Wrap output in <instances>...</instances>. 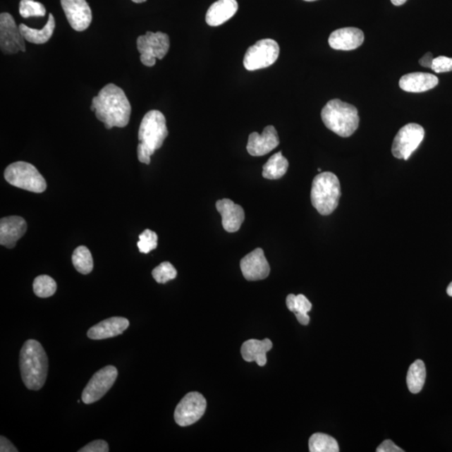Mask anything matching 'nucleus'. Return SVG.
Returning a JSON list of instances; mask_svg holds the SVG:
<instances>
[{
	"mask_svg": "<svg viewBox=\"0 0 452 452\" xmlns=\"http://www.w3.org/2000/svg\"><path fill=\"white\" fill-rule=\"evenodd\" d=\"M91 110L106 129L125 128L129 123L132 107L122 88L113 83L102 89L92 99Z\"/></svg>",
	"mask_w": 452,
	"mask_h": 452,
	"instance_id": "1",
	"label": "nucleus"
},
{
	"mask_svg": "<svg viewBox=\"0 0 452 452\" xmlns=\"http://www.w3.org/2000/svg\"><path fill=\"white\" fill-rule=\"evenodd\" d=\"M21 378L30 391H39L46 384L49 361L46 351L37 340L24 343L20 353Z\"/></svg>",
	"mask_w": 452,
	"mask_h": 452,
	"instance_id": "2",
	"label": "nucleus"
},
{
	"mask_svg": "<svg viewBox=\"0 0 452 452\" xmlns=\"http://www.w3.org/2000/svg\"><path fill=\"white\" fill-rule=\"evenodd\" d=\"M169 135L166 118L158 110H152L142 120L138 131V158L141 163L149 164L151 156L163 146Z\"/></svg>",
	"mask_w": 452,
	"mask_h": 452,
	"instance_id": "3",
	"label": "nucleus"
},
{
	"mask_svg": "<svg viewBox=\"0 0 452 452\" xmlns=\"http://www.w3.org/2000/svg\"><path fill=\"white\" fill-rule=\"evenodd\" d=\"M321 116L325 126L340 137H350L359 128L356 107L339 99L329 101L322 110Z\"/></svg>",
	"mask_w": 452,
	"mask_h": 452,
	"instance_id": "4",
	"label": "nucleus"
},
{
	"mask_svg": "<svg viewBox=\"0 0 452 452\" xmlns=\"http://www.w3.org/2000/svg\"><path fill=\"white\" fill-rule=\"evenodd\" d=\"M341 186L334 173L324 172L317 174L312 181L311 201L312 207L322 216H329L337 209Z\"/></svg>",
	"mask_w": 452,
	"mask_h": 452,
	"instance_id": "5",
	"label": "nucleus"
},
{
	"mask_svg": "<svg viewBox=\"0 0 452 452\" xmlns=\"http://www.w3.org/2000/svg\"><path fill=\"white\" fill-rule=\"evenodd\" d=\"M4 178L11 185L33 193H43L47 187L46 180L37 169L22 161L8 165L4 171Z\"/></svg>",
	"mask_w": 452,
	"mask_h": 452,
	"instance_id": "6",
	"label": "nucleus"
},
{
	"mask_svg": "<svg viewBox=\"0 0 452 452\" xmlns=\"http://www.w3.org/2000/svg\"><path fill=\"white\" fill-rule=\"evenodd\" d=\"M138 51L140 53V60L146 66H154L156 60H162L167 55L170 47L169 37L163 32L147 31L137 39Z\"/></svg>",
	"mask_w": 452,
	"mask_h": 452,
	"instance_id": "7",
	"label": "nucleus"
},
{
	"mask_svg": "<svg viewBox=\"0 0 452 452\" xmlns=\"http://www.w3.org/2000/svg\"><path fill=\"white\" fill-rule=\"evenodd\" d=\"M280 54L279 44L272 39L259 40L245 52L244 66L248 71H257L275 63Z\"/></svg>",
	"mask_w": 452,
	"mask_h": 452,
	"instance_id": "8",
	"label": "nucleus"
},
{
	"mask_svg": "<svg viewBox=\"0 0 452 452\" xmlns=\"http://www.w3.org/2000/svg\"><path fill=\"white\" fill-rule=\"evenodd\" d=\"M424 130L417 123H409L400 129L393 140L392 154L395 158L408 160L424 140Z\"/></svg>",
	"mask_w": 452,
	"mask_h": 452,
	"instance_id": "9",
	"label": "nucleus"
},
{
	"mask_svg": "<svg viewBox=\"0 0 452 452\" xmlns=\"http://www.w3.org/2000/svg\"><path fill=\"white\" fill-rule=\"evenodd\" d=\"M118 375V369L113 365L98 370L83 389L82 399L85 404L90 405L100 401L113 387Z\"/></svg>",
	"mask_w": 452,
	"mask_h": 452,
	"instance_id": "10",
	"label": "nucleus"
},
{
	"mask_svg": "<svg viewBox=\"0 0 452 452\" xmlns=\"http://www.w3.org/2000/svg\"><path fill=\"white\" fill-rule=\"evenodd\" d=\"M207 406V400L200 393H187L178 403L174 411V420L180 427L191 426L202 417Z\"/></svg>",
	"mask_w": 452,
	"mask_h": 452,
	"instance_id": "11",
	"label": "nucleus"
},
{
	"mask_svg": "<svg viewBox=\"0 0 452 452\" xmlns=\"http://www.w3.org/2000/svg\"><path fill=\"white\" fill-rule=\"evenodd\" d=\"M25 38L13 16L8 13L0 15V47L6 55L26 50Z\"/></svg>",
	"mask_w": 452,
	"mask_h": 452,
	"instance_id": "12",
	"label": "nucleus"
},
{
	"mask_svg": "<svg viewBox=\"0 0 452 452\" xmlns=\"http://www.w3.org/2000/svg\"><path fill=\"white\" fill-rule=\"evenodd\" d=\"M61 4L73 30L84 31L90 26L92 13L86 0H61Z\"/></svg>",
	"mask_w": 452,
	"mask_h": 452,
	"instance_id": "13",
	"label": "nucleus"
},
{
	"mask_svg": "<svg viewBox=\"0 0 452 452\" xmlns=\"http://www.w3.org/2000/svg\"><path fill=\"white\" fill-rule=\"evenodd\" d=\"M240 270L248 281L266 279L270 274L271 268L263 250L257 248L241 259Z\"/></svg>",
	"mask_w": 452,
	"mask_h": 452,
	"instance_id": "14",
	"label": "nucleus"
},
{
	"mask_svg": "<svg viewBox=\"0 0 452 452\" xmlns=\"http://www.w3.org/2000/svg\"><path fill=\"white\" fill-rule=\"evenodd\" d=\"M280 140L276 130L273 126H267L262 134L254 132L249 136L248 142V153L254 157H261L269 154L279 145Z\"/></svg>",
	"mask_w": 452,
	"mask_h": 452,
	"instance_id": "15",
	"label": "nucleus"
},
{
	"mask_svg": "<svg viewBox=\"0 0 452 452\" xmlns=\"http://www.w3.org/2000/svg\"><path fill=\"white\" fill-rule=\"evenodd\" d=\"M27 224L20 216H8L0 221V244L8 249L15 248L17 241L23 237Z\"/></svg>",
	"mask_w": 452,
	"mask_h": 452,
	"instance_id": "16",
	"label": "nucleus"
},
{
	"mask_svg": "<svg viewBox=\"0 0 452 452\" xmlns=\"http://www.w3.org/2000/svg\"><path fill=\"white\" fill-rule=\"evenodd\" d=\"M216 209L222 217V226L227 232L234 233L240 229L245 221V212L239 204L229 199H223L216 202Z\"/></svg>",
	"mask_w": 452,
	"mask_h": 452,
	"instance_id": "17",
	"label": "nucleus"
},
{
	"mask_svg": "<svg viewBox=\"0 0 452 452\" xmlns=\"http://www.w3.org/2000/svg\"><path fill=\"white\" fill-rule=\"evenodd\" d=\"M364 40L365 35L361 30L348 27L334 31L330 35L329 43L334 50L352 51L360 47Z\"/></svg>",
	"mask_w": 452,
	"mask_h": 452,
	"instance_id": "18",
	"label": "nucleus"
},
{
	"mask_svg": "<svg viewBox=\"0 0 452 452\" xmlns=\"http://www.w3.org/2000/svg\"><path fill=\"white\" fill-rule=\"evenodd\" d=\"M129 326V321L125 317H114L100 322L88 330L87 337L92 340H102L118 336Z\"/></svg>",
	"mask_w": 452,
	"mask_h": 452,
	"instance_id": "19",
	"label": "nucleus"
},
{
	"mask_svg": "<svg viewBox=\"0 0 452 452\" xmlns=\"http://www.w3.org/2000/svg\"><path fill=\"white\" fill-rule=\"evenodd\" d=\"M439 80L432 74L423 73H409L400 80V87L408 92H424L437 86Z\"/></svg>",
	"mask_w": 452,
	"mask_h": 452,
	"instance_id": "20",
	"label": "nucleus"
},
{
	"mask_svg": "<svg viewBox=\"0 0 452 452\" xmlns=\"http://www.w3.org/2000/svg\"><path fill=\"white\" fill-rule=\"evenodd\" d=\"M272 346V342L269 338L250 339L241 346V355L246 362H257L259 366L263 367L267 365V353L271 350Z\"/></svg>",
	"mask_w": 452,
	"mask_h": 452,
	"instance_id": "21",
	"label": "nucleus"
},
{
	"mask_svg": "<svg viewBox=\"0 0 452 452\" xmlns=\"http://www.w3.org/2000/svg\"><path fill=\"white\" fill-rule=\"evenodd\" d=\"M238 11L236 0H218L209 8L207 13V23L210 26H219L231 19Z\"/></svg>",
	"mask_w": 452,
	"mask_h": 452,
	"instance_id": "22",
	"label": "nucleus"
},
{
	"mask_svg": "<svg viewBox=\"0 0 452 452\" xmlns=\"http://www.w3.org/2000/svg\"><path fill=\"white\" fill-rule=\"evenodd\" d=\"M55 27V18H54L52 13L49 15L47 23L42 30L30 28V27L24 24L19 25L20 32L23 35L25 40L30 43L38 44L47 43L51 38Z\"/></svg>",
	"mask_w": 452,
	"mask_h": 452,
	"instance_id": "23",
	"label": "nucleus"
},
{
	"mask_svg": "<svg viewBox=\"0 0 452 452\" xmlns=\"http://www.w3.org/2000/svg\"><path fill=\"white\" fill-rule=\"evenodd\" d=\"M288 161L281 152L272 155L263 166L262 176L267 180H279L288 171Z\"/></svg>",
	"mask_w": 452,
	"mask_h": 452,
	"instance_id": "24",
	"label": "nucleus"
},
{
	"mask_svg": "<svg viewBox=\"0 0 452 452\" xmlns=\"http://www.w3.org/2000/svg\"><path fill=\"white\" fill-rule=\"evenodd\" d=\"M427 378L426 365L422 360H416L410 365L407 373V386L413 393L422 391Z\"/></svg>",
	"mask_w": 452,
	"mask_h": 452,
	"instance_id": "25",
	"label": "nucleus"
},
{
	"mask_svg": "<svg viewBox=\"0 0 452 452\" xmlns=\"http://www.w3.org/2000/svg\"><path fill=\"white\" fill-rule=\"evenodd\" d=\"M73 266L80 274L87 275L93 270V259L87 246L80 245L73 255Z\"/></svg>",
	"mask_w": 452,
	"mask_h": 452,
	"instance_id": "26",
	"label": "nucleus"
},
{
	"mask_svg": "<svg viewBox=\"0 0 452 452\" xmlns=\"http://www.w3.org/2000/svg\"><path fill=\"white\" fill-rule=\"evenodd\" d=\"M311 452H338L339 446L334 437L324 433H315L310 439Z\"/></svg>",
	"mask_w": 452,
	"mask_h": 452,
	"instance_id": "27",
	"label": "nucleus"
},
{
	"mask_svg": "<svg viewBox=\"0 0 452 452\" xmlns=\"http://www.w3.org/2000/svg\"><path fill=\"white\" fill-rule=\"evenodd\" d=\"M57 285L56 281L50 276L40 275L35 279L33 290L37 297L47 298L56 293Z\"/></svg>",
	"mask_w": 452,
	"mask_h": 452,
	"instance_id": "28",
	"label": "nucleus"
},
{
	"mask_svg": "<svg viewBox=\"0 0 452 452\" xmlns=\"http://www.w3.org/2000/svg\"><path fill=\"white\" fill-rule=\"evenodd\" d=\"M286 306H288L291 312H294V314H298V313L307 314L312 307L310 300L303 294H299L298 296L294 294H289L286 298Z\"/></svg>",
	"mask_w": 452,
	"mask_h": 452,
	"instance_id": "29",
	"label": "nucleus"
},
{
	"mask_svg": "<svg viewBox=\"0 0 452 452\" xmlns=\"http://www.w3.org/2000/svg\"><path fill=\"white\" fill-rule=\"evenodd\" d=\"M19 11L25 19L29 17H44L47 13L46 7L35 0H21Z\"/></svg>",
	"mask_w": 452,
	"mask_h": 452,
	"instance_id": "30",
	"label": "nucleus"
},
{
	"mask_svg": "<svg viewBox=\"0 0 452 452\" xmlns=\"http://www.w3.org/2000/svg\"><path fill=\"white\" fill-rule=\"evenodd\" d=\"M152 275L158 283H166L173 280L177 276L176 268L169 262L161 263L159 266L154 268Z\"/></svg>",
	"mask_w": 452,
	"mask_h": 452,
	"instance_id": "31",
	"label": "nucleus"
},
{
	"mask_svg": "<svg viewBox=\"0 0 452 452\" xmlns=\"http://www.w3.org/2000/svg\"><path fill=\"white\" fill-rule=\"evenodd\" d=\"M137 245L141 253H149L158 246V236L153 231L145 230L140 236Z\"/></svg>",
	"mask_w": 452,
	"mask_h": 452,
	"instance_id": "32",
	"label": "nucleus"
},
{
	"mask_svg": "<svg viewBox=\"0 0 452 452\" xmlns=\"http://www.w3.org/2000/svg\"><path fill=\"white\" fill-rule=\"evenodd\" d=\"M432 69L435 71L436 73H444L451 71L452 58L444 56L434 58Z\"/></svg>",
	"mask_w": 452,
	"mask_h": 452,
	"instance_id": "33",
	"label": "nucleus"
},
{
	"mask_svg": "<svg viewBox=\"0 0 452 452\" xmlns=\"http://www.w3.org/2000/svg\"><path fill=\"white\" fill-rule=\"evenodd\" d=\"M79 452H109V446L107 442L102 440L93 441L83 447Z\"/></svg>",
	"mask_w": 452,
	"mask_h": 452,
	"instance_id": "34",
	"label": "nucleus"
},
{
	"mask_svg": "<svg viewBox=\"0 0 452 452\" xmlns=\"http://www.w3.org/2000/svg\"><path fill=\"white\" fill-rule=\"evenodd\" d=\"M377 452H403L401 447L397 446L395 443L391 440H386L380 444L376 450Z\"/></svg>",
	"mask_w": 452,
	"mask_h": 452,
	"instance_id": "35",
	"label": "nucleus"
},
{
	"mask_svg": "<svg viewBox=\"0 0 452 452\" xmlns=\"http://www.w3.org/2000/svg\"><path fill=\"white\" fill-rule=\"evenodd\" d=\"M0 451L1 452H16L18 451L16 447L7 439V438L0 437Z\"/></svg>",
	"mask_w": 452,
	"mask_h": 452,
	"instance_id": "36",
	"label": "nucleus"
},
{
	"mask_svg": "<svg viewBox=\"0 0 452 452\" xmlns=\"http://www.w3.org/2000/svg\"><path fill=\"white\" fill-rule=\"evenodd\" d=\"M433 56L432 53H427L426 55H424L422 59L420 60V64L422 65L424 67H427V68H431L432 66L433 63Z\"/></svg>",
	"mask_w": 452,
	"mask_h": 452,
	"instance_id": "37",
	"label": "nucleus"
},
{
	"mask_svg": "<svg viewBox=\"0 0 452 452\" xmlns=\"http://www.w3.org/2000/svg\"><path fill=\"white\" fill-rule=\"evenodd\" d=\"M296 316L298 321L299 322V324H301L302 325L306 326L308 324H310V316L307 314H303V313H298V314H295Z\"/></svg>",
	"mask_w": 452,
	"mask_h": 452,
	"instance_id": "38",
	"label": "nucleus"
},
{
	"mask_svg": "<svg viewBox=\"0 0 452 452\" xmlns=\"http://www.w3.org/2000/svg\"><path fill=\"white\" fill-rule=\"evenodd\" d=\"M406 1L407 0H391V3L396 6H402V4H404Z\"/></svg>",
	"mask_w": 452,
	"mask_h": 452,
	"instance_id": "39",
	"label": "nucleus"
},
{
	"mask_svg": "<svg viewBox=\"0 0 452 452\" xmlns=\"http://www.w3.org/2000/svg\"><path fill=\"white\" fill-rule=\"evenodd\" d=\"M446 293H447V294L449 295L450 297H452V281L449 284L448 288H447Z\"/></svg>",
	"mask_w": 452,
	"mask_h": 452,
	"instance_id": "40",
	"label": "nucleus"
},
{
	"mask_svg": "<svg viewBox=\"0 0 452 452\" xmlns=\"http://www.w3.org/2000/svg\"><path fill=\"white\" fill-rule=\"evenodd\" d=\"M132 1L136 4H142L146 2L147 0H132Z\"/></svg>",
	"mask_w": 452,
	"mask_h": 452,
	"instance_id": "41",
	"label": "nucleus"
},
{
	"mask_svg": "<svg viewBox=\"0 0 452 452\" xmlns=\"http://www.w3.org/2000/svg\"><path fill=\"white\" fill-rule=\"evenodd\" d=\"M304 1L312 2V1H316V0H304Z\"/></svg>",
	"mask_w": 452,
	"mask_h": 452,
	"instance_id": "42",
	"label": "nucleus"
},
{
	"mask_svg": "<svg viewBox=\"0 0 452 452\" xmlns=\"http://www.w3.org/2000/svg\"><path fill=\"white\" fill-rule=\"evenodd\" d=\"M317 171L322 172V169H317Z\"/></svg>",
	"mask_w": 452,
	"mask_h": 452,
	"instance_id": "43",
	"label": "nucleus"
}]
</instances>
